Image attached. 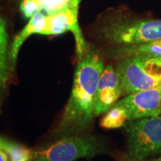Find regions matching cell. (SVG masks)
<instances>
[{"instance_id": "4fadbf2b", "label": "cell", "mask_w": 161, "mask_h": 161, "mask_svg": "<svg viewBox=\"0 0 161 161\" xmlns=\"http://www.w3.org/2000/svg\"><path fill=\"white\" fill-rule=\"evenodd\" d=\"M128 121L125 110L122 107L114 105L106 112L100 122V125L105 129H116L124 127Z\"/></svg>"}, {"instance_id": "8fae6325", "label": "cell", "mask_w": 161, "mask_h": 161, "mask_svg": "<svg viewBox=\"0 0 161 161\" xmlns=\"http://www.w3.org/2000/svg\"><path fill=\"white\" fill-rule=\"evenodd\" d=\"M73 0H22L20 11L30 19L35 14L42 12L46 16L57 13L69 5Z\"/></svg>"}, {"instance_id": "5bb4252c", "label": "cell", "mask_w": 161, "mask_h": 161, "mask_svg": "<svg viewBox=\"0 0 161 161\" xmlns=\"http://www.w3.org/2000/svg\"><path fill=\"white\" fill-rule=\"evenodd\" d=\"M5 152L11 161H31L32 158V151L13 142H11Z\"/></svg>"}, {"instance_id": "52a82bcc", "label": "cell", "mask_w": 161, "mask_h": 161, "mask_svg": "<svg viewBox=\"0 0 161 161\" xmlns=\"http://www.w3.org/2000/svg\"><path fill=\"white\" fill-rule=\"evenodd\" d=\"M125 110L128 121L161 115V85L127 95L115 104Z\"/></svg>"}, {"instance_id": "6da1fadb", "label": "cell", "mask_w": 161, "mask_h": 161, "mask_svg": "<svg viewBox=\"0 0 161 161\" xmlns=\"http://www.w3.org/2000/svg\"><path fill=\"white\" fill-rule=\"evenodd\" d=\"M104 66L102 58L89 47L78 62L71 95L53 132L55 139L86 134L94 121V104Z\"/></svg>"}, {"instance_id": "7a4b0ae2", "label": "cell", "mask_w": 161, "mask_h": 161, "mask_svg": "<svg viewBox=\"0 0 161 161\" xmlns=\"http://www.w3.org/2000/svg\"><path fill=\"white\" fill-rule=\"evenodd\" d=\"M116 70L122 96L161 85V60L136 55L122 58Z\"/></svg>"}, {"instance_id": "9a60e30c", "label": "cell", "mask_w": 161, "mask_h": 161, "mask_svg": "<svg viewBox=\"0 0 161 161\" xmlns=\"http://www.w3.org/2000/svg\"><path fill=\"white\" fill-rule=\"evenodd\" d=\"M10 143H11V141L5 140V139L0 136V149L5 152V150L7 149V148L8 147Z\"/></svg>"}, {"instance_id": "3957f363", "label": "cell", "mask_w": 161, "mask_h": 161, "mask_svg": "<svg viewBox=\"0 0 161 161\" xmlns=\"http://www.w3.org/2000/svg\"><path fill=\"white\" fill-rule=\"evenodd\" d=\"M105 152L102 141L86 133L59 139L44 149L32 151L31 161H74L93 158Z\"/></svg>"}, {"instance_id": "ba28073f", "label": "cell", "mask_w": 161, "mask_h": 161, "mask_svg": "<svg viewBox=\"0 0 161 161\" xmlns=\"http://www.w3.org/2000/svg\"><path fill=\"white\" fill-rule=\"evenodd\" d=\"M122 96L119 78L116 68L108 64L104 68L96 90L94 114L99 116L108 112Z\"/></svg>"}, {"instance_id": "8992f818", "label": "cell", "mask_w": 161, "mask_h": 161, "mask_svg": "<svg viewBox=\"0 0 161 161\" xmlns=\"http://www.w3.org/2000/svg\"><path fill=\"white\" fill-rule=\"evenodd\" d=\"M80 0H73L69 5L57 13L46 16L45 27L40 35H59L66 31H72L75 36L76 53L81 57L89 46L82 35L78 24V8Z\"/></svg>"}, {"instance_id": "277c9868", "label": "cell", "mask_w": 161, "mask_h": 161, "mask_svg": "<svg viewBox=\"0 0 161 161\" xmlns=\"http://www.w3.org/2000/svg\"><path fill=\"white\" fill-rule=\"evenodd\" d=\"M99 34L104 41L113 46L150 43L161 40V20H116L102 26Z\"/></svg>"}, {"instance_id": "7c38bea8", "label": "cell", "mask_w": 161, "mask_h": 161, "mask_svg": "<svg viewBox=\"0 0 161 161\" xmlns=\"http://www.w3.org/2000/svg\"><path fill=\"white\" fill-rule=\"evenodd\" d=\"M115 55L122 58L141 55L161 60V40L139 45L117 46Z\"/></svg>"}, {"instance_id": "2e32d148", "label": "cell", "mask_w": 161, "mask_h": 161, "mask_svg": "<svg viewBox=\"0 0 161 161\" xmlns=\"http://www.w3.org/2000/svg\"><path fill=\"white\" fill-rule=\"evenodd\" d=\"M0 161H11L7 153L2 149H0Z\"/></svg>"}, {"instance_id": "9c48e42d", "label": "cell", "mask_w": 161, "mask_h": 161, "mask_svg": "<svg viewBox=\"0 0 161 161\" xmlns=\"http://www.w3.org/2000/svg\"><path fill=\"white\" fill-rule=\"evenodd\" d=\"M46 15L42 12H38L29 19V23L16 35L11 45L8 52V67L10 75L15 71L18 54L23 44L30 36L35 34H41L46 25Z\"/></svg>"}, {"instance_id": "30bf717a", "label": "cell", "mask_w": 161, "mask_h": 161, "mask_svg": "<svg viewBox=\"0 0 161 161\" xmlns=\"http://www.w3.org/2000/svg\"><path fill=\"white\" fill-rule=\"evenodd\" d=\"M9 46L6 22L0 14V115L3 111L11 75L8 67Z\"/></svg>"}, {"instance_id": "5b68a950", "label": "cell", "mask_w": 161, "mask_h": 161, "mask_svg": "<svg viewBox=\"0 0 161 161\" xmlns=\"http://www.w3.org/2000/svg\"><path fill=\"white\" fill-rule=\"evenodd\" d=\"M127 155L132 160H145L161 152V116L127 121Z\"/></svg>"}]
</instances>
